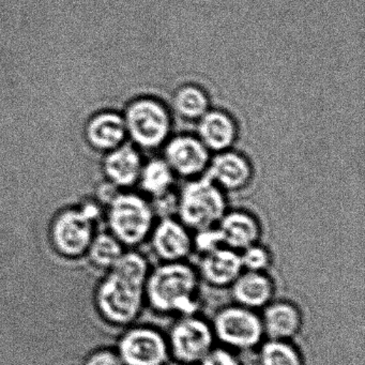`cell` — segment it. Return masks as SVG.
Returning a JSON list of instances; mask_svg holds the SVG:
<instances>
[{
	"instance_id": "1",
	"label": "cell",
	"mask_w": 365,
	"mask_h": 365,
	"mask_svg": "<svg viewBox=\"0 0 365 365\" xmlns=\"http://www.w3.org/2000/svg\"><path fill=\"white\" fill-rule=\"evenodd\" d=\"M200 282L196 267L187 262H159L145 284L146 305L160 316L200 314Z\"/></svg>"
},
{
	"instance_id": "2",
	"label": "cell",
	"mask_w": 365,
	"mask_h": 365,
	"mask_svg": "<svg viewBox=\"0 0 365 365\" xmlns=\"http://www.w3.org/2000/svg\"><path fill=\"white\" fill-rule=\"evenodd\" d=\"M157 219L153 204L143 194L118 192L108 202V232L125 249H138L147 243Z\"/></svg>"
},
{
	"instance_id": "3",
	"label": "cell",
	"mask_w": 365,
	"mask_h": 365,
	"mask_svg": "<svg viewBox=\"0 0 365 365\" xmlns=\"http://www.w3.org/2000/svg\"><path fill=\"white\" fill-rule=\"evenodd\" d=\"M123 116L128 138L140 150H159L173 135L172 110L159 98H135L128 104Z\"/></svg>"
},
{
	"instance_id": "4",
	"label": "cell",
	"mask_w": 365,
	"mask_h": 365,
	"mask_svg": "<svg viewBox=\"0 0 365 365\" xmlns=\"http://www.w3.org/2000/svg\"><path fill=\"white\" fill-rule=\"evenodd\" d=\"M228 209L227 195L206 175L187 180L177 192L176 217L192 232L215 227Z\"/></svg>"
},
{
	"instance_id": "5",
	"label": "cell",
	"mask_w": 365,
	"mask_h": 365,
	"mask_svg": "<svg viewBox=\"0 0 365 365\" xmlns=\"http://www.w3.org/2000/svg\"><path fill=\"white\" fill-rule=\"evenodd\" d=\"M93 302L104 322L127 328L140 319L146 307L145 287L108 271L96 288Z\"/></svg>"
},
{
	"instance_id": "6",
	"label": "cell",
	"mask_w": 365,
	"mask_h": 365,
	"mask_svg": "<svg viewBox=\"0 0 365 365\" xmlns=\"http://www.w3.org/2000/svg\"><path fill=\"white\" fill-rule=\"evenodd\" d=\"M100 217L101 209L96 202H86L78 208L61 211L51 225L53 249L68 259H78L86 255Z\"/></svg>"
},
{
	"instance_id": "7",
	"label": "cell",
	"mask_w": 365,
	"mask_h": 365,
	"mask_svg": "<svg viewBox=\"0 0 365 365\" xmlns=\"http://www.w3.org/2000/svg\"><path fill=\"white\" fill-rule=\"evenodd\" d=\"M210 322L215 341L236 352L254 351L266 339L259 312L236 303L220 307Z\"/></svg>"
},
{
	"instance_id": "8",
	"label": "cell",
	"mask_w": 365,
	"mask_h": 365,
	"mask_svg": "<svg viewBox=\"0 0 365 365\" xmlns=\"http://www.w3.org/2000/svg\"><path fill=\"white\" fill-rule=\"evenodd\" d=\"M170 359L197 365L217 345L211 322L200 314L177 317L165 333Z\"/></svg>"
},
{
	"instance_id": "9",
	"label": "cell",
	"mask_w": 365,
	"mask_h": 365,
	"mask_svg": "<svg viewBox=\"0 0 365 365\" xmlns=\"http://www.w3.org/2000/svg\"><path fill=\"white\" fill-rule=\"evenodd\" d=\"M115 349L125 365H168L172 361L165 333L150 324L127 327Z\"/></svg>"
},
{
	"instance_id": "10",
	"label": "cell",
	"mask_w": 365,
	"mask_h": 365,
	"mask_svg": "<svg viewBox=\"0 0 365 365\" xmlns=\"http://www.w3.org/2000/svg\"><path fill=\"white\" fill-rule=\"evenodd\" d=\"M163 159L177 178L192 180L205 176L212 153L195 134L182 133L170 136L164 145Z\"/></svg>"
},
{
	"instance_id": "11",
	"label": "cell",
	"mask_w": 365,
	"mask_h": 365,
	"mask_svg": "<svg viewBox=\"0 0 365 365\" xmlns=\"http://www.w3.org/2000/svg\"><path fill=\"white\" fill-rule=\"evenodd\" d=\"M147 243L159 262H187L194 253L193 232L176 215L158 217Z\"/></svg>"
},
{
	"instance_id": "12",
	"label": "cell",
	"mask_w": 365,
	"mask_h": 365,
	"mask_svg": "<svg viewBox=\"0 0 365 365\" xmlns=\"http://www.w3.org/2000/svg\"><path fill=\"white\" fill-rule=\"evenodd\" d=\"M206 176L228 196L249 189L253 183L255 170L247 155L230 149L212 155Z\"/></svg>"
},
{
	"instance_id": "13",
	"label": "cell",
	"mask_w": 365,
	"mask_h": 365,
	"mask_svg": "<svg viewBox=\"0 0 365 365\" xmlns=\"http://www.w3.org/2000/svg\"><path fill=\"white\" fill-rule=\"evenodd\" d=\"M195 267L200 282L215 289H230L243 271L239 252L227 247L200 255Z\"/></svg>"
},
{
	"instance_id": "14",
	"label": "cell",
	"mask_w": 365,
	"mask_h": 365,
	"mask_svg": "<svg viewBox=\"0 0 365 365\" xmlns=\"http://www.w3.org/2000/svg\"><path fill=\"white\" fill-rule=\"evenodd\" d=\"M196 136L212 155L235 148L239 125L227 110L211 108L196 123Z\"/></svg>"
},
{
	"instance_id": "15",
	"label": "cell",
	"mask_w": 365,
	"mask_h": 365,
	"mask_svg": "<svg viewBox=\"0 0 365 365\" xmlns=\"http://www.w3.org/2000/svg\"><path fill=\"white\" fill-rule=\"evenodd\" d=\"M259 314L264 337L269 339L294 341L304 324V317L299 305L286 299H274Z\"/></svg>"
},
{
	"instance_id": "16",
	"label": "cell",
	"mask_w": 365,
	"mask_h": 365,
	"mask_svg": "<svg viewBox=\"0 0 365 365\" xmlns=\"http://www.w3.org/2000/svg\"><path fill=\"white\" fill-rule=\"evenodd\" d=\"M217 228L223 238L224 247L237 252L260 242L264 232L259 219L245 209H228L217 224Z\"/></svg>"
},
{
	"instance_id": "17",
	"label": "cell",
	"mask_w": 365,
	"mask_h": 365,
	"mask_svg": "<svg viewBox=\"0 0 365 365\" xmlns=\"http://www.w3.org/2000/svg\"><path fill=\"white\" fill-rule=\"evenodd\" d=\"M230 290L234 303L260 312L274 300L277 285L269 272L243 270Z\"/></svg>"
},
{
	"instance_id": "18",
	"label": "cell",
	"mask_w": 365,
	"mask_h": 365,
	"mask_svg": "<svg viewBox=\"0 0 365 365\" xmlns=\"http://www.w3.org/2000/svg\"><path fill=\"white\" fill-rule=\"evenodd\" d=\"M144 162L142 151L133 144L125 143L106 153L104 175L108 182L117 189H130L138 185Z\"/></svg>"
},
{
	"instance_id": "19",
	"label": "cell",
	"mask_w": 365,
	"mask_h": 365,
	"mask_svg": "<svg viewBox=\"0 0 365 365\" xmlns=\"http://www.w3.org/2000/svg\"><path fill=\"white\" fill-rule=\"evenodd\" d=\"M85 134L93 149L106 153L125 144L128 140L123 114L110 110L91 117Z\"/></svg>"
},
{
	"instance_id": "20",
	"label": "cell",
	"mask_w": 365,
	"mask_h": 365,
	"mask_svg": "<svg viewBox=\"0 0 365 365\" xmlns=\"http://www.w3.org/2000/svg\"><path fill=\"white\" fill-rule=\"evenodd\" d=\"M177 177L163 158L144 162L138 185L149 200H158L175 192Z\"/></svg>"
},
{
	"instance_id": "21",
	"label": "cell",
	"mask_w": 365,
	"mask_h": 365,
	"mask_svg": "<svg viewBox=\"0 0 365 365\" xmlns=\"http://www.w3.org/2000/svg\"><path fill=\"white\" fill-rule=\"evenodd\" d=\"M172 112L187 123H197L212 106L210 96L200 85L183 84L175 91Z\"/></svg>"
},
{
	"instance_id": "22",
	"label": "cell",
	"mask_w": 365,
	"mask_h": 365,
	"mask_svg": "<svg viewBox=\"0 0 365 365\" xmlns=\"http://www.w3.org/2000/svg\"><path fill=\"white\" fill-rule=\"evenodd\" d=\"M257 351V365H305L304 356L294 341L264 339Z\"/></svg>"
},
{
	"instance_id": "23",
	"label": "cell",
	"mask_w": 365,
	"mask_h": 365,
	"mask_svg": "<svg viewBox=\"0 0 365 365\" xmlns=\"http://www.w3.org/2000/svg\"><path fill=\"white\" fill-rule=\"evenodd\" d=\"M125 251V247L110 232H96L86 256L93 267L108 272Z\"/></svg>"
},
{
	"instance_id": "24",
	"label": "cell",
	"mask_w": 365,
	"mask_h": 365,
	"mask_svg": "<svg viewBox=\"0 0 365 365\" xmlns=\"http://www.w3.org/2000/svg\"><path fill=\"white\" fill-rule=\"evenodd\" d=\"M151 268L150 262L145 254L138 249H125L110 271L145 287Z\"/></svg>"
},
{
	"instance_id": "25",
	"label": "cell",
	"mask_w": 365,
	"mask_h": 365,
	"mask_svg": "<svg viewBox=\"0 0 365 365\" xmlns=\"http://www.w3.org/2000/svg\"><path fill=\"white\" fill-rule=\"evenodd\" d=\"M243 270L269 272L273 257L270 249L262 242L255 243L239 252Z\"/></svg>"
},
{
	"instance_id": "26",
	"label": "cell",
	"mask_w": 365,
	"mask_h": 365,
	"mask_svg": "<svg viewBox=\"0 0 365 365\" xmlns=\"http://www.w3.org/2000/svg\"><path fill=\"white\" fill-rule=\"evenodd\" d=\"M194 253L200 255L224 247L223 238L217 225L193 232Z\"/></svg>"
},
{
	"instance_id": "27",
	"label": "cell",
	"mask_w": 365,
	"mask_h": 365,
	"mask_svg": "<svg viewBox=\"0 0 365 365\" xmlns=\"http://www.w3.org/2000/svg\"><path fill=\"white\" fill-rule=\"evenodd\" d=\"M197 365H243V363L238 352L224 346L215 345Z\"/></svg>"
},
{
	"instance_id": "28",
	"label": "cell",
	"mask_w": 365,
	"mask_h": 365,
	"mask_svg": "<svg viewBox=\"0 0 365 365\" xmlns=\"http://www.w3.org/2000/svg\"><path fill=\"white\" fill-rule=\"evenodd\" d=\"M84 365H125L115 348H99L85 359Z\"/></svg>"
},
{
	"instance_id": "29",
	"label": "cell",
	"mask_w": 365,
	"mask_h": 365,
	"mask_svg": "<svg viewBox=\"0 0 365 365\" xmlns=\"http://www.w3.org/2000/svg\"><path fill=\"white\" fill-rule=\"evenodd\" d=\"M168 365H192V364H187V363L176 362V361H170V362L168 363Z\"/></svg>"
}]
</instances>
